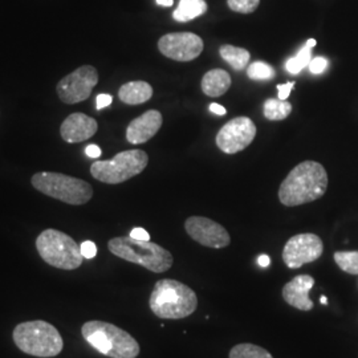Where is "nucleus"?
<instances>
[{
  "mask_svg": "<svg viewBox=\"0 0 358 358\" xmlns=\"http://www.w3.org/2000/svg\"><path fill=\"white\" fill-rule=\"evenodd\" d=\"M210 110L217 115H226V113H227L226 108L222 106V105H219V103H211V105H210Z\"/></svg>",
  "mask_w": 358,
  "mask_h": 358,
  "instance_id": "473e14b6",
  "label": "nucleus"
},
{
  "mask_svg": "<svg viewBox=\"0 0 358 358\" xmlns=\"http://www.w3.org/2000/svg\"><path fill=\"white\" fill-rule=\"evenodd\" d=\"M207 11L205 0H179V6L173 13L174 20L179 23H186Z\"/></svg>",
  "mask_w": 358,
  "mask_h": 358,
  "instance_id": "6ab92c4d",
  "label": "nucleus"
},
{
  "mask_svg": "<svg viewBox=\"0 0 358 358\" xmlns=\"http://www.w3.org/2000/svg\"><path fill=\"white\" fill-rule=\"evenodd\" d=\"M230 10L239 13H252L260 4V0H227Z\"/></svg>",
  "mask_w": 358,
  "mask_h": 358,
  "instance_id": "a878e982",
  "label": "nucleus"
},
{
  "mask_svg": "<svg viewBox=\"0 0 358 358\" xmlns=\"http://www.w3.org/2000/svg\"><path fill=\"white\" fill-rule=\"evenodd\" d=\"M315 285V279L309 275H299L282 287L284 301L303 312L313 309V301L309 299V292Z\"/></svg>",
  "mask_w": 358,
  "mask_h": 358,
  "instance_id": "dca6fc26",
  "label": "nucleus"
},
{
  "mask_svg": "<svg viewBox=\"0 0 358 358\" xmlns=\"http://www.w3.org/2000/svg\"><path fill=\"white\" fill-rule=\"evenodd\" d=\"M320 301L322 303V304H324V306H327V303H328V299H327L325 296H321Z\"/></svg>",
  "mask_w": 358,
  "mask_h": 358,
  "instance_id": "e433bc0d",
  "label": "nucleus"
},
{
  "mask_svg": "<svg viewBox=\"0 0 358 358\" xmlns=\"http://www.w3.org/2000/svg\"><path fill=\"white\" fill-rule=\"evenodd\" d=\"M333 257L338 268L358 276V251H337Z\"/></svg>",
  "mask_w": 358,
  "mask_h": 358,
  "instance_id": "5701e85b",
  "label": "nucleus"
},
{
  "mask_svg": "<svg viewBox=\"0 0 358 358\" xmlns=\"http://www.w3.org/2000/svg\"><path fill=\"white\" fill-rule=\"evenodd\" d=\"M256 137V127L248 117L229 121L217 134V146L224 154H236L248 148Z\"/></svg>",
  "mask_w": 358,
  "mask_h": 358,
  "instance_id": "9b49d317",
  "label": "nucleus"
},
{
  "mask_svg": "<svg viewBox=\"0 0 358 358\" xmlns=\"http://www.w3.org/2000/svg\"><path fill=\"white\" fill-rule=\"evenodd\" d=\"M203 40L192 32L167 34L158 40V50L167 59L176 62H192L203 51Z\"/></svg>",
  "mask_w": 358,
  "mask_h": 358,
  "instance_id": "f8f14e48",
  "label": "nucleus"
},
{
  "mask_svg": "<svg viewBox=\"0 0 358 358\" xmlns=\"http://www.w3.org/2000/svg\"><path fill=\"white\" fill-rule=\"evenodd\" d=\"M149 306L159 319L180 320L196 310L198 297L189 285L173 279H162L155 282Z\"/></svg>",
  "mask_w": 358,
  "mask_h": 358,
  "instance_id": "f03ea898",
  "label": "nucleus"
},
{
  "mask_svg": "<svg viewBox=\"0 0 358 358\" xmlns=\"http://www.w3.org/2000/svg\"><path fill=\"white\" fill-rule=\"evenodd\" d=\"M247 76L251 80H272L276 76L275 69L263 62H255L247 68Z\"/></svg>",
  "mask_w": 358,
  "mask_h": 358,
  "instance_id": "393cba45",
  "label": "nucleus"
},
{
  "mask_svg": "<svg viewBox=\"0 0 358 358\" xmlns=\"http://www.w3.org/2000/svg\"><path fill=\"white\" fill-rule=\"evenodd\" d=\"M324 244L316 234H299L292 236L282 250V260L288 268L297 269L320 259Z\"/></svg>",
  "mask_w": 358,
  "mask_h": 358,
  "instance_id": "9d476101",
  "label": "nucleus"
},
{
  "mask_svg": "<svg viewBox=\"0 0 358 358\" xmlns=\"http://www.w3.org/2000/svg\"><path fill=\"white\" fill-rule=\"evenodd\" d=\"M292 112V105L280 99H269L264 103V117L269 121H282Z\"/></svg>",
  "mask_w": 358,
  "mask_h": 358,
  "instance_id": "412c9836",
  "label": "nucleus"
},
{
  "mask_svg": "<svg viewBox=\"0 0 358 358\" xmlns=\"http://www.w3.org/2000/svg\"><path fill=\"white\" fill-rule=\"evenodd\" d=\"M307 45H309L310 48H313L316 45V40L315 38H309L307 41Z\"/></svg>",
  "mask_w": 358,
  "mask_h": 358,
  "instance_id": "c9c22d12",
  "label": "nucleus"
},
{
  "mask_svg": "<svg viewBox=\"0 0 358 358\" xmlns=\"http://www.w3.org/2000/svg\"><path fill=\"white\" fill-rule=\"evenodd\" d=\"M36 250L40 257L55 268L73 271L84 262L81 247L63 231H43L36 239Z\"/></svg>",
  "mask_w": 358,
  "mask_h": 358,
  "instance_id": "0eeeda50",
  "label": "nucleus"
},
{
  "mask_svg": "<svg viewBox=\"0 0 358 358\" xmlns=\"http://www.w3.org/2000/svg\"><path fill=\"white\" fill-rule=\"evenodd\" d=\"M108 248L117 257L142 266L154 273L166 272L174 263L171 252L150 241H137L130 236H120L110 239L108 242Z\"/></svg>",
  "mask_w": 358,
  "mask_h": 358,
  "instance_id": "39448f33",
  "label": "nucleus"
},
{
  "mask_svg": "<svg viewBox=\"0 0 358 358\" xmlns=\"http://www.w3.org/2000/svg\"><path fill=\"white\" fill-rule=\"evenodd\" d=\"M328 189L325 167L315 161H306L292 169L282 180L279 199L287 207L306 205L320 199Z\"/></svg>",
  "mask_w": 358,
  "mask_h": 358,
  "instance_id": "f257e3e1",
  "label": "nucleus"
},
{
  "mask_svg": "<svg viewBox=\"0 0 358 358\" xmlns=\"http://www.w3.org/2000/svg\"><path fill=\"white\" fill-rule=\"evenodd\" d=\"M80 247H81V254L84 256V259H93L97 255V245L90 241L83 242Z\"/></svg>",
  "mask_w": 358,
  "mask_h": 358,
  "instance_id": "cd10ccee",
  "label": "nucleus"
},
{
  "mask_svg": "<svg viewBox=\"0 0 358 358\" xmlns=\"http://www.w3.org/2000/svg\"><path fill=\"white\" fill-rule=\"evenodd\" d=\"M219 53H220V57L235 71L245 69L250 63V59H251V55L247 50L241 48V47H234L230 44L222 45Z\"/></svg>",
  "mask_w": 358,
  "mask_h": 358,
  "instance_id": "aec40b11",
  "label": "nucleus"
},
{
  "mask_svg": "<svg viewBox=\"0 0 358 358\" xmlns=\"http://www.w3.org/2000/svg\"><path fill=\"white\" fill-rule=\"evenodd\" d=\"M118 97L124 103L140 105L153 97V88L146 81H130L118 90Z\"/></svg>",
  "mask_w": 358,
  "mask_h": 358,
  "instance_id": "f3484780",
  "label": "nucleus"
},
{
  "mask_svg": "<svg viewBox=\"0 0 358 358\" xmlns=\"http://www.w3.org/2000/svg\"><path fill=\"white\" fill-rule=\"evenodd\" d=\"M85 153L90 158H100L101 149L97 145H88L87 149H85Z\"/></svg>",
  "mask_w": 358,
  "mask_h": 358,
  "instance_id": "2f4dec72",
  "label": "nucleus"
},
{
  "mask_svg": "<svg viewBox=\"0 0 358 358\" xmlns=\"http://www.w3.org/2000/svg\"><path fill=\"white\" fill-rule=\"evenodd\" d=\"M157 3H158L159 6H164V7H171L173 3H174V0H157Z\"/></svg>",
  "mask_w": 358,
  "mask_h": 358,
  "instance_id": "f704fd0d",
  "label": "nucleus"
},
{
  "mask_svg": "<svg viewBox=\"0 0 358 358\" xmlns=\"http://www.w3.org/2000/svg\"><path fill=\"white\" fill-rule=\"evenodd\" d=\"M357 287H358V280H357Z\"/></svg>",
  "mask_w": 358,
  "mask_h": 358,
  "instance_id": "4c0bfd02",
  "label": "nucleus"
},
{
  "mask_svg": "<svg viewBox=\"0 0 358 358\" xmlns=\"http://www.w3.org/2000/svg\"><path fill=\"white\" fill-rule=\"evenodd\" d=\"M229 358H273L267 349L254 344H239L230 350Z\"/></svg>",
  "mask_w": 358,
  "mask_h": 358,
  "instance_id": "4be33fe9",
  "label": "nucleus"
},
{
  "mask_svg": "<svg viewBox=\"0 0 358 358\" xmlns=\"http://www.w3.org/2000/svg\"><path fill=\"white\" fill-rule=\"evenodd\" d=\"M13 338L15 345L32 357H56L64 348L59 329L47 321H27L16 325Z\"/></svg>",
  "mask_w": 358,
  "mask_h": 358,
  "instance_id": "20e7f679",
  "label": "nucleus"
},
{
  "mask_svg": "<svg viewBox=\"0 0 358 358\" xmlns=\"http://www.w3.org/2000/svg\"><path fill=\"white\" fill-rule=\"evenodd\" d=\"M310 57H312V48L309 45H304L300 52L292 57L291 60H288V63L285 64V68L289 73L292 75H297L300 73L306 66L310 63Z\"/></svg>",
  "mask_w": 358,
  "mask_h": 358,
  "instance_id": "b1692460",
  "label": "nucleus"
},
{
  "mask_svg": "<svg viewBox=\"0 0 358 358\" xmlns=\"http://www.w3.org/2000/svg\"><path fill=\"white\" fill-rule=\"evenodd\" d=\"M164 118L158 110H148L143 115L134 118L127 129V140L131 145L146 143L153 138L162 127Z\"/></svg>",
  "mask_w": 358,
  "mask_h": 358,
  "instance_id": "2eb2a0df",
  "label": "nucleus"
},
{
  "mask_svg": "<svg viewBox=\"0 0 358 358\" xmlns=\"http://www.w3.org/2000/svg\"><path fill=\"white\" fill-rule=\"evenodd\" d=\"M97 83V69L92 65H83L63 77L56 87V92L60 101L66 105H73L88 100Z\"/></svg>",
  "mask_w": 358,
  "mask_h": 358,
  "instance_id": "1a4fd4ad",
  "label": "nucleus"
},
{
  "mask_svg": "<svg viewBox=\"0 0 358 358\" xmlns=\"http://www.w3.org/2000/svg\"><path fill=\"white\" fill-rule=\"evenodd\" d=\"M294 83H287V84H282V85H278V90H279V99L280 100H287L291 94V92L294 90Z\"/></svg>",
  "mask_w": 358,
  "mask_h": 358,
  "instance_id": "7c9ffc66",
  "label": "nucleus"
},
{
  "mask_svg": "<svg viewBox=\"0 0 358 358\" xmlns=\"http://www.w3.org/2000/svg\"><path fill=\"white\" fill-rule=\"evenodd\" d=\"M185 230L192 241L208 248H224L231 243L229 231L208 217H187L185 222Z\"/></svg>",
  "mask_w": 358,
  "mask_h": 358,
  "instance_id": "ddd939ff",
  "label": "nucleus"
},
{
  "mask_svg": "<svg viewBox=\"0 0 358 358\" xmlns=\"http://www.w3.org/2000/svg\"><path fill=\"white\" fill-rule=\"evenodd\" d=\"M269 262H271V260H269V256L260 255L257 257V263H259L260 267H268Z\"/></svg>",
  "mask_w": 358,
  "mask_h": 358,
  "instance_id": "72a5a7b5",
  "label": "nucleus"
},
{
  "mask_svg": "<svg viewBox=\"0 0 358 358\" xmlns=\"http://www.w3.org/2000/svg\"><path fill=\"white\" fill-rule=\"evenodd\" d=\"M149 164V155L143 150L133 149L115 154L109 161H97L90 166L92 177L106 185L124 183L141 174Z\"/></svg>",
  "mask_w": 358,
  "mask_h": 358,
  "instance_id": "6e6552de",
  "label": "nucleus"
},
{
  "mask_svg": "<svg viewBox=\"0 0 358 358\" xmlns=\"http://www.w3.org/2000/svg\"><path fill=\"white\" fill-rule=\"evenodd\" d=\"M31 183L41 194L68 205H85L93 196V187L87 180L65 176L62 173H36L32 176Z\"/></svg>",
  "mask_w": 358,
  "mask_h": 358,
  "instance_id": "423d86ee",
  "label": "nucleus"
},
{
  "mask_svg": "<svg viewBox=\"0 0 358 358\" xmlns=\"http://www.w3.org/2000/svg\"><path fill=\"white\" fill-rule=\"evenodd\" d=\"M202 90L208 97H220L231 87V76L224 69H211L202 78Z\"/></svg>",
  "mask_w": 358,
  "mask_h": 358,
  "instance_id": "a211bd4d",
  "label": "nucleus"
},
{
  "mask_svg": "<svg viewBox=\"0 0 358 358\" xmlns=\"http://www.w3.org/2000/svg\"><path fill=\"white\" fill-rule=\"evenodd\" d=\"M112 101H113V97L110 94H105V93L99 94L96 99V108H97V110H101L103 108L109 106Z\"/></svg>",
  "mask_w": 358,
  "mask_h": 358,
  "instance_id": "c756f323",
  "label": "nucleus"
},
{
  "mask_svg": "<svg viewBox=\"0 0 358 358\" xmlns=\"http://www.w3.org/2000/svg\"><path fill=\"white\" fill-rule=\"evenodd\" d=\"M308 66H309L310 73H313V75H320V73H322V72L327 69L328 60L324 59V57H316V59H312V60H310V63H309Z\"/></svg>",
  "mask_w": 358,
  "mask_h": 358,
  "instance_id": "bb28decb",
  "label": "nucleus"
},
{
  "mask_svg": "<svg viewBox=\"0 0 358 358\" xmlns=\"http://www.w3.org/2000/svg\"><path fill=\"white\" fill-rule=\"evenodd\" d=\"M84 340L97 352L109 358H137L141 348L127 331L110 322L93 320L81 327Z\"/></svg>",
  "mask_w": 358,
  "mask_h": 358,
  "instance_id": "7ed1b4c3",
  "label": "nucleus"
},
{
  "mask_svg": "<svg viewBox=\"0 0 358 358\" xmlns=\"http://www.w3.org/2000/svg\"><path fill=\"white\" fill-rule=\"evenodd\" d=\"M129 236L133 238V239H137V241H150L149 232L145 230V229H141V227L133 229V230L130 231Z\"/></svg>",
  "mask_w": 358,
  "mask_h": 358,
  "instance_id": "c85d7f7f",
  "label": "nucleus"
},
{
  "mask_svg": "<svg viewBox=\"0 0 358 358\" xmlns=\"http://www.w3.org/2000/svg\"><path fill=\"white\" fill-rule=\"evenodd\" d=\"M99 130V124L94 118L84 113L68 115L60 127L62 138L68 143H78L92 138Z\"/></svg>",
  "mask_w": 358,
  "mask_h": 358,
  "instance_id": "4468645a",
  "label": "nucleus"
}]
</instances>
